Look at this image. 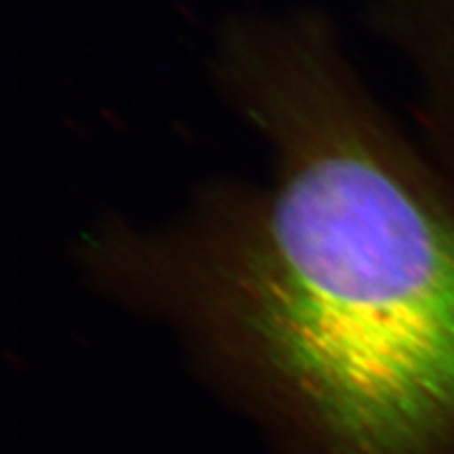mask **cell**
Listing matches in <instances>:
<instances>
[{
    "label": "cell",
    "mask_w": 454,
    "mask_h": 454,
    "mask_svg": "<svg viewBox=\"0 0 454 454\" xmlns=\"http://www.w3.org/2000/svg\"><path fill=\"white\" fill-rule=\"evenodd\" d=\"M330 65L263 70L248 110L278 150L235 247L273 345L358 447L422 445L454 420V199L369 120Z\"/></svg>",
    "instance_id": "6da1fadb"
},
{
    "label": "cell",
    "mask_w": 454,
    "mask_h": 454,
    "mask_svg": "<svg viewBox=\"0 0 454 454\" xmlns=\"http://www.w3.org/2000/svg\"><path fill=\"white\" fill-rule=\"evenodd\" d=\"M428 90L437 137L454 170V0H397Z\"/></svg>",
    "instance_id": "7a4b0ae2"
}]
</instances>
